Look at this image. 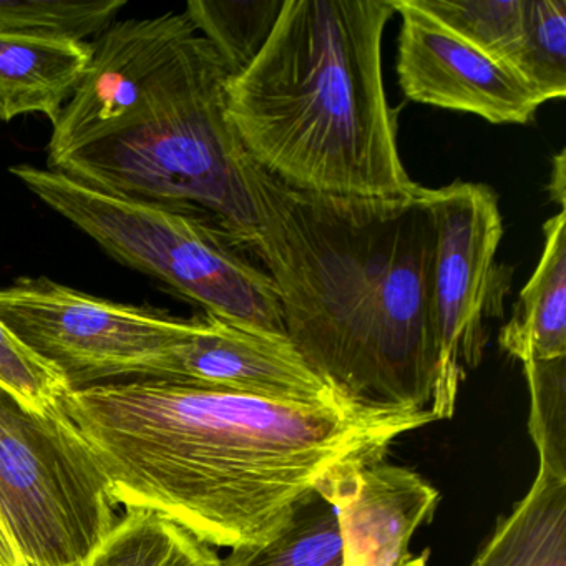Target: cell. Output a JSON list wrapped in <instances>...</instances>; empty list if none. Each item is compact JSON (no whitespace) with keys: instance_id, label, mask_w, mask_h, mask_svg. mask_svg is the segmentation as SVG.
Here are the masks:
<instances>
[{"instance_id":"obj_1","label":"cell","mask_w":566,"mask_h":566,"mask_svg":"<svg viewBox=\"0 0 566 566\" xmlns=\"http://www.w3.org/2000/svg\"><path fill=\"white\" fill-rule=\"evenodd\" d=\"M59 409L115 505L154 510L231 549L274 538L306 496L437 420L430 409L300 406L164 379L71 390Z\"/></svg>"},{"instance_id":"obj_10","label":"cell","mask_w":566,"mask_h":566,"mask_svg":"<svg viewBox=\"0 0 566 566\" xmlns=\"http://www.w3.org/2000/svg\"><path fill=\"white\" fill-rule=\"evenodd\" d=\"M394 8L400 15L397 75L409 101L495 125L532 124L545 101L515 69L450 31L413 0H394Z\"/></svg>"},{"instance_id":"obj_24","label":"cell","mask_w":566,"mask_h":566,"mask_svg":"<svg viewBox=\"0 0 566 566\" xmlns=\"http://www.w3.org/2000/svg\"><path fill=\"white\" fill-rule=\"evenodd\" d=\"M566 160L565 150L553 157L552 180L548 184L549 198L559 205V210H565L566 200Z\"/></svg>"},{"instance_id":"obj_16","label":"cell","mask_w":566,"mask_h":566,"mask_svg":"<svg viewBox=\"0 0 566 566\" xmlns=\"http://www.w3.org/2000/svg\"><path fill=\"white\" fill-rule=\"evenodd\" d=\"M85 566H223L208 543L154 510L130 509Z\"/></svg>"},{"instance_id":"obj_18","label":"cell","mask_w":566,"mask_h":566,"mask_svg":"<svg viewBox=\"0 0 566 566\" xmlns=\"http://www.w3.org/2000/svg\"><path fill=\"white\" fill-rule=\"evenodd\" d=\"M284 0L208 2L191 0L185 14L217 51L231 74L238 75L260 54L280 18Z\"/></svg>"},{"instance_id":"obj_6","label":"cell","mask_w":566,"mask_h":566,"mask_svg":"<svg viewBox=\"0 0 566 566\" xmlns=\"http://www.w3.org/2000/svg\"><path fill=\"white\" fill-rule=\"evenodd\" d=\"M104 470L71 420L0 387V526L19 566H85L118 516Z\"/></svg>"},{"instance_id":"obj_3","label":"cell","mask_w":566,"mask_h":566,"mask_svg":"<svg viewBox=\"0 0 566 566\" xmlns=\"http://www.w3.org/2000/svg\"><path fill=\"white\" fill-rule=\"evenodd\" d=\"M394 0H284L266 44L228 84V115L268 174L311 193L412 198L382 78Z\"/></svg>"},{"instance_id":"obj_4","label":"cell","mask_w":566,"mask_h":566,"mask_svg":"<svg viewBox=\"0 0 566 566\" xmlns=\"http://www.w3.org/2000/svg\"><path fill=\"white\" fill-rule=\"evenodd\" d=\"M231 77L195 32L137 124L69 155L54 171L111 197L193 218L248 251L256 233L253 160L228 115Z\"/></svg>"},{"instance_id":"obj_23","label":"cell","mask_w":566,"mask_h":566,"mask_svg":"<svg viewBox=\"0 0 566 566\" xmlns=\"http://www.w3.org/2000/svg\"><path fill=\"white\" fill-rule=\"evenodd\" d=\"M0 387L34 412H51L71 392L67 380L0 323Z\"/></svg>"},{"instance_id":"obj_13","label":"cell","mask_w":566,"mask_h":566,"mask_svg":"<svg viewBox=\"0 0 566 566\" xmlns=\"http://www.w3.org/2000/svg\"><path fill=\"white\" fill-rule=\"evenodd\" d=\"M92 57V44L0 25V120H59Z\"/></svg>"},{"instance_id":"obj_19","label":"cell","mask_w":566,"mask_h":566,"mask_svg":"<svg viewBox=\"0 0 566 566\" xmlns=\"http://www.w3.org/2000/svg\"><path fill=\"white\" fill-rule=\"evenodd\" d=\"M422 11L482 49L518 65L525 38V0H413ZM518 72V71H516Z\"/></svg>"},{"instance_id":"obj_2","label":"cell","mask_w":566,"mask_h":566,"mask_svg":"<svg viewBox=\"0 0 566 566\" xmlns=\"http://www.w3.org/2000/svg\"><path fill=\"white\" fill-rule=\"evenodd\" d=\"M250 185L248 253L274 281L294 349L353 402L429 409L439 373L429 188L412 198L311 193L254 160Z\"/></svg>"},{"instance_id":"obj_22","label":"cell","mask_w":566,"mask_h":566,"mask_svg":"<svg viewBox=\"0 0 566 566\" xmlns=\"http://www.w3.org/2000/svg\"><path fill=\"white\" fill-rule=\"evenodd\" d=\"M125 0H0V25L85 42L114 24Z\"/></svg>"},{"instance_id":"obj_7","label":"cell","mask_w":566,"mask_h":566,"mask_svg":"<svg viewBox=\"0 0 566 566\" xmlns=\"http://www.w3.org/2000/svg\"><path fill=\"white\" fill-rule=\"evenodd\" d=\"M0 323L54 367L72 390L170 380L195 319L91 296L49 277L0 287Z\"/></svg>"},{"instance_id":"obj_11","label":"cell","mask_w":566,"mask_h":566,"mask_svg":"<svg viewBox=\"0 0 566 566\" xmlns=\"http://www.w3.org/2000/svg\"><path fill=\"white\" fill-rule=\"evenodd\" d=\"M170 380L300 406H329L346 397L317 376L287 337L268 336L197 317Z\"/></svg>"},{"instance_id":"obj_25","label":"cell","mask_w":566,"mask_h":566,"mask_svg":"<svg viewBox=\"0 0 566 566\" xmlns=\"http://www.w3.org/2000/svg\"><path fill=\"white\" fill-rule=\"evenodd\" d=\"M0 566H19L18 556L2 526H0Z\"/></svg>"},{"instance_id":"obj_14","label":"cell","mask_w":566,"mask_h":566,"mask_svg":"<svg viewBox=\"0 0 566 566\" xmlns=\"http://www.w3.org/2000/svg\"><path fill=\"white\" fill-rule=\"evenodd\" d=\"M542 258L520 291L499 344L520 363L566 357V211L543 227Z\"/></svg>"},{"instance_id":"obj_17","label":"cell","mask_w":566,"mask_h":566,"mask_svg":"<svg viewBox=\"0 0 566 566\" xmlns=\"http://www.w3.org/2000/svg\"><path fill=\"white\" fill-rule=\"evenodd\" d=\"M223 566H343L336 510L313 493L274 538L231 549Z\"/></svg>"},{"instance_id":"obj_15","label":"cell","mask_w":566,"mask_h":566,"mask_svg":"<svg viewBox=\"0 0 566 566\" xmlns=\"http://www.w3.org/2000/svg\"><path fill=\"white\" fill-rule=\"evenodd\" d=\"M469 566H566V480L538 467Z\"/></svg>"},{"instance_id":"obj_9","label":"cell","mask_w":566,"mask_h":566,"mask_svg":"<svg viewBox=\"0 0 566 566\" xmlns=\"http://www.w3.org/2000/svg\"><path fill=\"white\" fill-rule=\"evenodd\" d=\"M197 32L185 12L114 22L92 42V57L52 128L49 170L69 155L137 124L184 42Z\"/></svg>"},{"instance_id":"obj_8","label":"cell","mask_w":566,"mask_h":566,"mask_svg":"<svg viewBox=\"0 0 566 566\" xmlns=\"http://www.w3.org/2000/svg\"><path fill=\"white\" fill-rule=\"evenodd\" d=\"M427 197L437 233L439 321V373L429 409L446 420L455 412L465 369L482 363L503 221L499 198L486 185L455 181Z\"/></svg>"},{"instance_id":"obj_20","label":"cell","mask_w":566,"mask_h":566,"mask_svg":"<svg viewBox=\"0 0 566 566\" xmlns=\"http://www.w3.org/2000/svg\"><path fill=\"white\" fill-rule=\"evenodd\" d=\"M518 74L543 101L566 94V0H525Z\"/></svg>"},{"instance_id":"obj_21","label":"cell","mask_w":566,"mask_h":566,"mask_svg":"<svg viewBox=\"0 0 566 566\" xmlns=\"http://www.w3.org/2000/svg\"><path fill=\"white\" fill-rule=\"evenodd\" d=\"M530 389L528 432L539 469L566 480V357L523 363Z\"/></svg>"},{"instance_id":"obj_5","label":"cell","mask_w":566,"mask_h":566,"mask_svg":"<svg viewBox=\"0 0 566 566\" xmlns=\"http://www.w3.org/2000/svg\"><path fill=\"white\" fill-rule=\"evenodd\" d=\"M11 174L112 258L168 284L208 316L287 337L274 281L221 231L184 214L111 197L61 171L18 165Z\"/></svg>"},{"instance_id":"obj_12","label":"cell","mask_w":566,"mask_h":566,"mask_svg":"<svg viewBox=\"0 0 566 566\" xmlns=\"http://www.w3.org/2000/svg\"><path fill=\"white\" fill-rule=\"evenodd\" d=\"M317 495L336 510L343 566H406L412 536L440 503L422 475L384 460L334 476Z\"/></svg>"}]
</instances>
